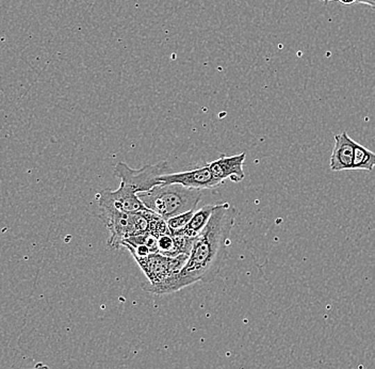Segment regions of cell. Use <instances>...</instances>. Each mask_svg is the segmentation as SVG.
Wrapping results in <instances>:
<instances>
[{
    "instance_id": "1",
    "label": "cell",
    "mask_w": 375,
    "mask_h": 369,
    "mask_svg": "<svg viewBox=\"0 0 375 369\" xmlns=\"http://www.w3.org/2000/svg\"><path fill=\"white\" fill-rule=\"evenodd\" d=\"M236 211L228 203L215 205L210 220L195 238L185 266L177 274L145 290L156 295L172 294L197 282H210L227 257Z\"/></svg>"
},
{
    "instance_id": "2",
    "label": "cell",
    "mask_w": 375,
    "mask_h": 369,
    "mask_svg": "<svg viewBox=\"0 0 375 369\" xmlns=\"http://www.w3.org/2000/svg\"><path fill=\"white\" fill-rule=\"evenodd\" d=\"M203 190L185 188L178 183H161L147 192L138 193L144 206L165 220L197 211Z\"/></svg>"
},
{
    "instance_id": "3",
    "label": "cell",
    "mask_w": 375,
    "mask_h": 369,
    "mask_svg": "<svg viewBox=\"0 0 375 369\" xmlns=\"http://www.w3.org/2000/svg\"><path fill=\"white\" fill-rule=\"evenodd\" d=\"M101 217L110 232L108 245L115 250L121 248L129 237L149 232V221L141 213L101 209Z\"/></svg>"
},
{
    "instance_id": "4",
    "label": "cell",
    "mask_w": 375,
    "mask_h": 369,
    "mask_svg": "<svg viewBox=\"0 0 375 369\" xmlns=\"http://www.w3.org/2000/svg\"><path fill=\"white\" fill-rule=\"evenodd\" d=\"M169 163L167 161L155 165H147L139 170H133L127 163H119L115 167V175L121 183L131 187L135 192H147L153 187L161 185L160 177L167 174Z\"/></svg>"
},
{
    "instance_id": "5",
    "label": "cell",
    "mask_w": 375,
    "mask_h": 369,
    "mask_svg": "<svg viewBox=\"0 0 375 369\" xmlns=\"http://www.w3.org/2000/svg\"><path fill=\"white\" fill-rule=\"evenodd\" d=\"M188 257L189 256L185 254L169 257L160 253H153L142 259H135V261L149 278L151 282L149 285L153 286L177 274L185 266Z\"/></svg>"
},
{
    "instance_id": "6",
    "label": "cell",
    "mask_w": 375,
    "mask_h": 369,
    "mask_svg": "<svg viewBox=\"0 0 375 369\" xmlns=\"http://www.w3.org/2000/svg\"><path fill=\"white\" fill-rule=\"evenodd\" d=\"M97 201L99 209H112L127 213H141L147 209L138 193L123 183L117 190L105 189L97 193Z\"/></svg>"
},
{
    "instance_id": "7",
    "label": "cell",
    "mask_w": 375,
    "mask_h": 369,
    "mask_svg": "<svg viewBox=\"0 0 375 369\" xmlns=\"http://www.w3.org/2000/svg\"><path fill=\"white\" fill-rule=\"evenodd\" d=\"M161 183H178L185 188L204 189L215 188L221 183L213 177L208 163L185 172L167 173L160 177Z\"/></svg>"
},
{
    "instance_id": "8",
    "label": "cell",
    "mask_w": 375,
    "mask_h": 369,
    "mask_svg": "<svg viewBox=\"0 0 375 369\" xmlns=\"http://www.w3.org/2000/svg\"><path fill=\"white\" fill-rule=\"evenodd\" d=\"M247 158V153L238 154L233 156H221L208 163L213 177L222 185L225 179H229L233 183H240L244 179L243 163Z\"/></svg>"
},
{
    "instance_id": "9",
    "label": "cell",
    "mask_w": 375,
    "mask_h": 369,
    "mask_svg": "<svg viewBox=\"0 0 375 369\" xmlns=\"http://www.w3.org/2000/svg\"><path fill=\"white\" fill-rule=\"evenodd\" d=\"M355 145L356 142L346 131L335 136V147L330 159L331 170L335 172L352 170Z\"/></svg>"
},
{
    "instance_id": "10",
    "label": "cell",
    "mask_w": 375,
    "mask_h": 369,
    "mask_svg": "<svg viewBox=\"0 0 375 369\" xmlns=\"http://www.w3.org/2000/svg\"><path fill=\"white\" fill-rule=\"evenodd\" d=\"M215 207V205H206L199 211H195L194 215L191 218L190 222L188 223L187 227L179 229L174 234H172V236L181 235V236L194 237V238L199 236L201 231L208 224Z\"/></svg>"
},
{
    "instance_id": "11",
    "label": "cell",
    "mask_w": 375,
    "mask_h": 369,
    "mask_svg": "<svg viewBox=\"0 0 375 369\" xmlns=\"http://www.w3.org/2000/svg\"><path fill=\"white\" fill-rule=\"evenodd\" d=\"M375 167V153L356 143L352 170L372 171Z\"/></svg>"
},
{
    "instance_id": "12",
    "label": "cell",
    "mask_w": 375,
    "mask_h": 369,
    "mask_svg": "<svg viewBox=\"0 0 375 369\" xmlns=\"http://www.w3.org/2000/svg\"><path fill=\"white\" fill-rule=\"evenodd\" d=\"M157 245H158V253L165 256L176 257L181 255L177 251L174 238L171 234L160 235L157 237Z\"/></svg>"
},
{
    "instance_id": "13",
    "label": "cell",
    "mask_w": 375,
    "mask_h": 369,
    "mask_svg": "<svg viewBox=\"0 0 375 369\" xmlns=\"http://www.w3.org/2000/svg\"><path fill=\"white\" fill-rule=\"evenodd\" d=\"M194 213L195 211H187V213H181V215H177V216L167 220V227H169L171 235L174 234L179 229L187 227L188 223L190 222Z\"/></svg>"
},
{
    "instance_id": "14",
    "label": "cell",
    "mask_w": 375,
    "mask_h": 369,
    "mask_svg": "<svg viewBox=\"0 0 375 369\" xmlns=\"http://www.w3.org/2000/svg\"><path fill=\"white\" fill-rule=\"evenodd\" d=\"M31 369H49V367L47 366V365L44 364V363H38V364Z\"/></svg>"
}]
</instances>
